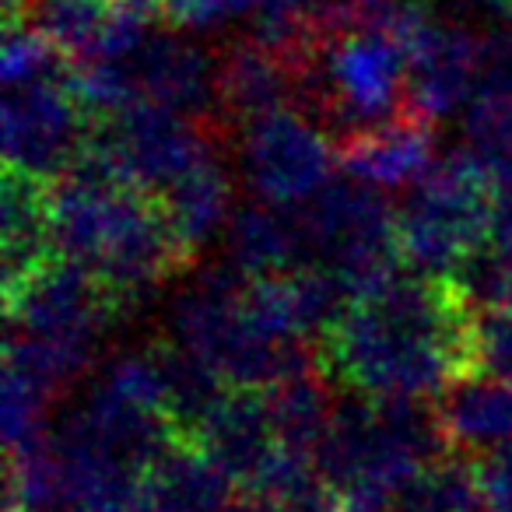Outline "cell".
I'll list each match as a JSON object with an SVG mask.
<instances>
[{
	"mask_svg": "<svg viewBox=\"0 0 512 512\" xmlns=\"http://www.w3.org/2000/svg\"><path fill=\"white\" fill-rule=\"evenodd\" d=\"M341 390L369 397H439L477 372V306L446 274H397L351 299L316 344Z\"/></svg>",
	"mask_w": 512,
	"mask_h": 512,
	"instance_id": "cell-1",
	"label": "cell"
},
{
	"mask_svg": "<svg viewBox=\"0 0 512 512\" xmlns=\"http://www.w3.org/2000/svg\"><path fill=\"white\" fill-rule=\"evenodd\" d=\"M53 239L57 256L95 274L120 313L197 264L162 197L127 183L88 141L53 183Z\"/></svg>",
	"mask_w": 512,
	"mask_h": 512,
	"instance_id": "cell-2",
	"label": "cell"
},
{
	"mask_svg": "<svg viewBox=\"0 0 512 512\" xmlns=\"http://www.w3.org/2000/svg\"><path fill=\"white\" fill-rule=\"evenodd\" d=\"M453 442L439 407L425 397H369L344 390L316 449V467L334 488L365 502L390 505V495Z\"/></svg>",
	"mask_w": 512,
	"mask_h": 512,
	"instance_id": "cell-3",
	"label": "cell"
},
{
	"mask_svg": "<svg viewBox=\"0 0 512 512\" xmlns=\"http://www.w3.org/2000/svg\"><path fill=\"white\" fill-rule=\"evenodd\" d=\"M246 281L235 264H214L197 271L176 295L169 316V337L200 355L228 386L281 383L292 372L320 362L316 344L281 341L256 327L246 309Z\"/></svg>",
	"mask_w": 512,
	"mask_h": 512,
	"instance_id": "cell-4",
	"label": "cell"
},
{
	"mask_svg": "<svg viewBox=\"0 0 512 512\" xmlns=\"http://www.w3.org/2000/svg\"><path fill=\"white\" fill-rule=\"evenodd\" d=\"M491 183L495 162L470 144L428 165L397 207L400 249L411 271L453 278L470 256L488 246Z\"/></svg>",
	"mask_w": 512,
	"mask_h": 512,
	"instance_id": "cell-5",
	"label": "cell"
},
{
	"mask_svg": "<svg viewBox=\"0 0 512 512\" xmlns=\"http://www.w3.org/2000/svg\"><path fill=\"white\" fill-rule=\"evenodd\" d=\"M302 232H306L309 264L334 271L351 295L397 278L404 267V249L397 232V207L386 190L355 179H330L313 200L299 207Z\"/></svg>",
	"mask_w": 512,
	"mask_h": 512,
	"instance_id": "cell-6",
	"label": "cell"
},
{
	"mask_svg": "<svg viewBox=\"0 0 512 512\" xmlns=\"http://www.w3.org/2000/svg\"><path fill=\"white\" fill-rule=\"evenodd\" d=\"M88 144L127 183L162 197L172 183L211 155L232 151L235 134L218 123H200L155 102H130L113 113L92 116Z\"/></svg>",
	"mask_w": 512,
	"mask_h": 512,
	"instance_id": "cell-7",
	"label": "cell"
},
{
	"mask_svg": "<svg viewBox=\"0 0 512 512\" xmlns=\"http://www.w3.org/2000/svg\"><path fill=\"white\" fill-rule=\"evenodd\" d=\"M4 309L11 330L64 351L81 369L92 365L102 334L113 327L116 316H123L99 278L64 256L39 267L15 292L4 295Z\"/></svg>",
	"mask_w": 512,
	"mask_h": 512,
	"instance_id": "cell-8",
	"label": "cell"
},
{
	"mask_svg": "<svg viewBox=\"0 0 512 512\" xmlns=\"http://www.w3.org/2000/svg\"><path fill=\"white\" fill-rule=\"evenodd\" d=\"M232 151L249 190L278 207L313 200L330 183V165L337 162L327 130L299 109H278L242 123Z\"/></svg>",
	"mask_w": 512,
	"mask_h": 512,
	"instance_id": "cell-9",
	"label": "cell"
},
{
	"mask_svg": "<svg viewBox=\"0 0 512 512\" xmlns=\"http://www.w3.org/2000/svg\"><path fill=\"white\" fill-rule=\"evenodd\" d=\"M383 32L407 53V109L432 123L463 106L481 85L484 39L456 25H439L418 0H393Z\"/></svg>",
	"mask_w": 512,
	"mask_h": 512,
	"instance_id": "cell-10",
	"label": "cell"
},
{
	"mask_svg": "<svg viewBox=\"0 0 512 512\" xmlns=\"http://www.w3.org/2000/svg\"><path fill=\"white\" fill-rule=\"evenodd\" d=\"M92 134V113L71 81H25L4 95V165L57 183Z\"/></svg>",
	"mask_w": 512,
	"mask_h": 512,
	"instance_id": "cell-11",
	"label": "cell"
},
{
	"mask_svg": "<svg viewBox=\"0 0 512 512\" xmlns=\"http://www.w3.org/2000/svg\"><path fill=\"white\" fill-rule=\"evenodd\" d=\"M109 60L120 64L130 102H155L200 123L232 130L218 113V53H207L204 46L176 36L172 25H155V32L134 53Z\"/></svg>",
	"mask_w": 512,
	"mask_h": 512,
	"instance_id": "cell-12",
	"label": "cell"
},
{
	"mask_svg": "<svg viewBox=\"0 0 512 512\" xmlns=\"http://www.w3.org/2000/svg\"><path fill=\"white\" fill-rule=\"evenodd\" d=\"M193 446L204 449L239 488L256 491L281 453L267 411V393L253 386H228L200 421Z\"/></svg>",
	"mask_w": 512,
	"mask_h": 512,
	"instance_id": "cell-13",
	"label": "cell"
},
{
	"mask_svg": "<svg viewBox=\"0 0 512 512\" xmlns=\"http://www.w3.org/2000/svg\"><path fill=\"white\" fill-rule=\"evenodd\" d=\"M432 148L435 123L407 106L376 127L351 130L334 141L337 165L348 176L365 179L379 190H400V186L418 183L435 162Z\"/></svg>",
	"mask_w": 512,
	"mask_h": 512,
	"instance_id": "cell-14",
	"label": "cell"
},
{
	"mask_svg": "<svg viewBox=\"0 0 512 512\" xmlns=\"http://www.w3.org/2000/svg\"><path fill=\"white\" fill-rule=\"evenodd\" d=\"M295 109V64L249 32L218 50V113L232 130Z\"/></svg>",
	"mask_w": 512,
	"mask_h": 512,
	"instance_id": "cell-15",
	"label": "cell"
},
{
	"mask_svg": "<svg viewBox=\"0 0 512 512\" xmlns=\"http://www.w3.org/2000/svg\"><path fill=\"white\" fill-rule=\"evenodd\" d=\"M225 246L228 264H235L249 278L285 274L309 264L299 207H278L260 197L232 211L225 225Z\"/></svg>",
	"mask_w": 512,
	"mask_h": 512,
	"instance_id": "cell-16",
	"label": "cell"
},
{
	"mask_svg": "<svg viewBox=\"0 0 512 512\" xmlns=\"http://www.w3.org/2000/svg\"><path fill=\"white\" fill-rule=\"evenodd\" d=\"M239 484L193 442H179L162 456L127 512H228Z\"/></svg>",
	"mask_w": 512,
	"mask_h": 512,
	"instance_id": "cell-17",
	"label": "cell"
},
{
	"mask_svg": "<svg viewBox=\"0 0 512 512\" xmlns=\"http://www.w3.org/2000/svg\"><path fill=\"white\" fill-rule=\"evenodd\" d=\"M57 260L53 183L4 165V295Z\"/></svg>",
	"mask_w": 512,
	"mask_h": 512,
	"instance_id": "cell-18",
	"label": "cell"
},
{
	"mask_svg": "<svg viewBox=\"0 0 512 512\" xmlns=\"http://www.w3.org/2000/svg\"><path fill=\"white\" fill-rule=\"evenodd\" d=\"M453 449L481 453L512 439V383L488 369L456 376L435 397Z\"/></svg>",
	"mask_w": 512,
	"mask_h": 512,
	"instance_id": "cell-19",
	"label": "cell"
},
{
	"mask_svg": "<svg viewBox=\"0 0 512 512\" xmlns=\"http://www.w3.org/2000/svg\"><path fill=\"white\" fill-rule=\"evenodd\" d=\"M334 386L337 383L320 362L267 386V411H271V425L281 446L316 460V449L327 435L330 418L337 411V397H341Z\"/></svg>",
	"mask_w": 512,
	"mask_h": 512,
	"instance_id": "cell-20",
	"label": "cell"
},
{
	"mask_svg": "<svg viewBox=\"0 0 512 512\" xmlns=\"http://www.w3.org/2000/svg\"><path fill=\"white\" fill-rule=\"evenodd\" d=\"M162 204L169 211L179 242L197 260L200 249L232 218V179L221 165V155H211L193 172H186L179 183H172L162 193Z\"/></svg>",
	"mask_w": 512,
	"mask_h": 512,
	"instance_id": "cell-21",
	"label": "cell"
},
{
	"mask_svg": "<svg viewBox=\"0 0 512 512\" xmlns=\"http://www.w3.org/2000/svg\"><path fill=\"white\" fill-rule=\"evenodd\" d=\"M71 60L53 46V39L32 22L4 25V50H0V74L4 85L25 81H71Z\"/></svg>",
	"mask_w": 512,
	"mask_h": 512,
	"instance_id": "cell-22",
	"label": "cell"
},
{
	"mask_svg": "<svg viewBox=\"0 0 512 512\" xmlns=\"http://www.w3.org/2000/svg\"><path fill=\"white\" fill-rule=\"evenodd\" d=\"M467 144L491 162H512V92H477L463 116Z\"/></svg>",
	"mask_w": 512,
	"mask_h": 512,
	"instance_id": "cell-23",
	"label": "cell"
},
{
	"mask_svg": "<svg viewBox=\"0 0 512 512\" xmlns=\"http://www.w3.org/2000/svg\"><path fill=\"white\" fill-rule=\"evenodd\" d=\"M264 0H165L162 18L172 29H214L232 18L256 15Z\"/></svg>",
	"mask_w": 512,
	"mask_h": 512,
	"instance_id": "cell-24",
	"label": "cell"
},
{
	"mask_svg": "<svg viewBox=\"0 0 512 512\" xmlns=\"http://www.w3.org/2000/svg\"><path fill=\"white\" fill-rule=\"evenodd\" d=\"M470 456H474L477 488H481V509L512 512V439Z\"/></svg>",
	"mask_w": 512,
	"mask_h": 512,
	"instance_id": "cell-25",
	"label": "cell"
},
{
	"mask_svg": "<svg viewBox=\"0 0 512 512\" xmlns=\"http://www.w3.org/2000/svg\"><path fill=\"white\" fill-rule=\"evenodd\" d=\"M477 362L512 383V309H477Z\"/></svg>",
	"mask_w": 512,
	"mask_h": 512,
	"instance_id": "cell-26",
	"label": "cell"
},
{
	"mask_svg": "<svg viewBox=\"0 0 512 512\" xmlns=\"http://www.w3.org/2000/svg\"><path fill=\"white\" fill-rule=\"evenodd\" d=\"M477 92H512V36H488Z\"/></svg>",
	"mask_w": 512,
	"mask_h": 512,
	"instance_id": "cell-27",
	"label": "cell"
},
{
	"mask_svg": "<svg viewBox=\"0 0 512 512\" xmlns=\"http://www.w3.org/2000/svg\"><path fill=\"white\" fill-rule=\"evenodd\" d=\"M228 512H288V505L278 502L274 495H267V491H246V488H239V495L232 498Z\"/></svg>",
	"mask_w": 512,
	"mask_h": 512,
	"instance_id": "cell-28",
	"label": "cell"
},
{
	"mask_svg": "<svg viewBox=\"0 0 512 512\" xmlns=\"http://www.w3.org/2000/svg\"><path fill=\"white\" fill-rule=\"evenodd\" d=\"M123 4H137V8H148V11H158V15H162L165 0H123Z\"/></svg>",
	"mask_w": 512,
	"mask_h": 512,
	"instance_id": "cell-29",
	"label": "cell"
},
{
	"mask_svg": "<svg viewBox=\"0 0 512 512\" xmlns=\"http://www.w3.org/2000/svg\"><path fill=\"white\" fill-rule=\"evenodd\" d=\"M484 4H491V8H498V11L509 8V0H484Z\"/></svg>",
	"mask_w": 512,
	"mask_h": 512,
	"instance_id": "cell-30",
	"label": "cell"
},
{
	"mask_svg": "<svg viewBox=\"0 0 512 512\" xmlns=\"http://www.w3.org/2000/svg\"><path fill=\"white\" fill-rule=\"evenodd\" d=\"M505 15H509V18H512V0H509V8H505Z\"/></svg>",
	"mask_w": 512,
	"mask_h": 512,
	"instance_id": "cell-31",
	"label": "cell"
}]
</instances>
